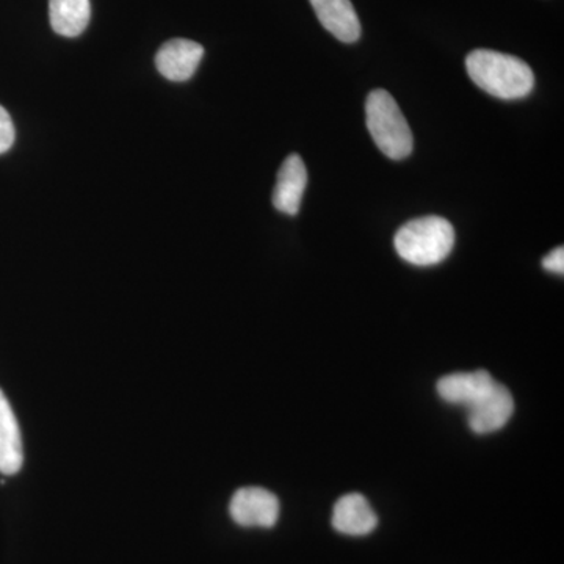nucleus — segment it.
<instances>
[{
    "label": "nucleus",
    "instance_id": "1",
    "mask_svg": "<svg viewBox=\"0 0 564 564\" xmlns=\"http://www.w3.org/2000/svg\"><path fill=\"white\" fill-rule=\"evenodd\" d=\"M466 69L474 84L494 98L511 101L527 98L533 91L532 68L513 55L475 50L467 55Z\"/></svg>",
    "mask_w": 564,
    "mask_h": 564
},
{
    "label": "nucleus",
    "instance_id": "2",
    "mask_svg": "<svg viewBox=\"0 0 564 564\" xmlns=\"http://www.w3.org/2000/svg\"><path fill=\"white\" fill-rule=\"evenodd\" d=\"M393 247L404 262L417 267L437 265L454 250L455 229L443 217L417 218L397 231Z\"/></svg>",
    "mask_w": 564,
    "mask_h": 564
},
{
    "label": "nucleus",
    "instance_id": "3",
    "mask_svg": "<svg viewBox=\"0 0 564 564\" xmlns=\"http://www.w3.org/2000/svg\"><path fill=\"white\" fill-rule=\"evenodd\" d=\"M367 129L377 144L391 161L410 158L414 148L413 132L399 104L386 90H373L366 102Z\"/></svg>",
    "mask_w": 564,
    "mask_h": 564
},
{
    "label": "nucleus",
    "instance_id": "4",
    "mask_svg": "<svg viewBox=\"0 0 564 564\" xmlns=\"http://www.w3.org/2000/svg\"><path fill=\"white\" fill-rule=\"evenodd\" d=\"M281 505L278 497L269 489L250 486V488H240L234 494L231 503H229V514L237 525L261 527V529H272L280 519Z\"/></svg>",
    "mask_w": 564,
    "mask_h": 564
},
{
    "label": "nucleus",
    "instance_id": "5",
    "mask_svg": "<svg viewBox=\"0 0 564 564\" xmlns=\"http://www.w3.org/2000/svg\"><path fill=\"white\" fill-rule=\"evenodd\" d=\"M467 410V422L477 434L499 432L514 413V400L503 384L496 383L491 391L470 404Z\"/></svg>",
    "mask_w": 564,
    "mask_h": 564
},
{
    "label": "nucleus",
    "instance_id": "6",
    "mask_svg": "<svg viewBox=\"0 0 564 564\" xmlns=\"http://www.w3.org/2000/svg\"><path fill=\"white\" fill-rule=\"evenodd\" d=\"M204 57V47L195 41L176 39L166 41L155 55V65L165 79H192Z\"/></svg>",
    "mask_w": 564,
    "mask_h": 564
},
{
    "label": "nucleus",
    "instance_id": "7",
    "mask_svg": "<svg viewBox=\"0 0 564 564\" xmlns=\"http://www.w3.org/2000/svg\"><path fill=\"white\" fill-rule=\"evenodd\" d=\"M307 185V170L299 154L289 155L278 172L273 206L282 214L296 215L302 207Z\"/></svg>",
    "mask_w": 564,
    "mask_h": 564
},
{
    "label": "nucleus",
    "instance_id": "8",
    "mask_svg": "<svg viewBox=\"0 0 564 564\" xmlns=\"http://www.w3.org/2000/svg\"><path fill=\"white\" fill-rule=\"evenodd\" d=\"M333 527L347 536H366L378 525V516L369 500L358 492L340 497L334 505Z\"/></svg>",
    "mask_w": 564,
    "mask_h": 564
},
{
    "label": "nucleus",
    "instance_id": "9",
    "mask_svg": "<svg viewBox=\"0 0 564 564\" xmlns=\"http://www.w3.org/2000/svg\"><path fill=\"white\" fill-rule=\"evenodd\" d=\"M318 21L343 43H356L361 39V22L351 0H310Z\"/></svg>",
    "mask_w": 564,
    "mask_h": 564
},
{
    "label": "nucleus",
    "instance_id": "10",
    "mask_svg": "<svg viewBox=\"0 0 564 564\" xmlns=\"http://www.w3.org/2000/svg\"><path fill=\"white\" fill-rule=\"evenodd\" d=\"M497 381L486 370L477 372L452 373L437 381V393L444 402L469 408L486 395Z\"/></svg>",
    "mask_w": 564,
    "mask_h": 564
},
{
    "label": "nucleus",
    "instance_id": "11",
    "mask_svg": "<svg viewBox=\"0 0 564 564\" xmlns=\"http://www.w3.org/2000/svg\"><path fill=\"white\" fill-rule=\"evenodd\" d=\"M24 463V448L20 423L11 410L9 399L0 389V474L10 477L20 473Z\"/></svg>",
    "mask_w": 564,
    "mask_h": 564
},
{
    "label": "nucleus",
    "instance_id": "12",
    "mask_svg": "<svg viewBox=\"0 0 564 564\" xmlns=\"http://www.w3.org/2000/svg\"><path fill=\"white\" fill-rule=\"evenodd\" d=\"M90 0H50L52 29L58 35L74 39L90 24Z\"/></svg>",
    "mask_w": 564,
    "mask_h": 564
},
{
    "label": "nucleus",
    "instance_id": "13",
    "mask_svg": "<svg viewBox=\"0 0 564 564\" xmlns=\"http://www.w3.org/2000/svg\"><path fill=\"white\" fill-rule=\"evenodd\" d=\"M17 139L13 120H11L9 111L0 106V154L10 150Z\"/></svg>",
    "mask_w": 564,
    "mask_h": 564
},
{
    "label": "nucleus",
    "instance_id": "14",
    "mask_svg": "<svg viewBox=\"0 0 564 564\" xmlns=\"http://www.w3.org/2000/svg\"><path fill=\"white\" fill-rule=\"evenodd\" d=\"M543 267L547 272L563 274L564 273V250L563 247L555 248L549 252L543 259Z\"/></svg>",
    "mask_w": 564,
    "mask_h": 564
}]
</instances>
